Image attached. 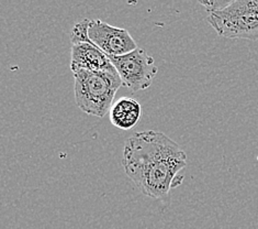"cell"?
<instances>
[{"instance_id": "3", "label": "cell", "mask_w": 258, "mask_h": 229, "mask_svg": "<svg viewBox=\"0 0 258 229\" xmlns=\"http://www.w3.org/2000/svg\"><path fill=\"white\" fill-rule=\"evenodd\" d=\"M208 21L227 39L258 40V0H236L209 14Z\"/></svg>"}, {"instance_id": "8", "label": "cell", "mask_w": 258, "mask_h": 229, "mask_svg": "<svg viewBox=\"0 0 258 229\" xmlns=\"http://www.w3.org/2000/svg\"><path fill=\"white\" fill-rule=\"evenodd\" d=\"M90 26V19H84L83 21L76 23L72 30L71 42L72 45L79 44V43L90 42L88 38V31Z\"/></svg>"}, {"instance_id": "1", "label": "cell", "mask_w": 258, "mask_h": 229, "mask_svg": "<svg viewBox=\"0 0 258 229\" xmlns=\"http://www.w3.org/2000/svg\"><path fill=\"white\" fill-rule=\"evenodd\" d=\"M187 154L168 135L155 130L137 132L125 142L123 166L138 189L152 199L167 201L183 181Z\"/></svg>"}, {"instance_id": "2", "label": "cell", "mask_w": 258, "mask_h": 229, "mask_svg": "<svg viewBox=\"0 0 258 229\" xmlns=\"http://www.w3.org/2000/svg\"><path fill=\"white\" fill-rule=\"evenodd\" d=\"M73 74L75 78V101L79 109L100 118L109 114L116 91L123 85L116 70H83Z\"/></svg>"}, {"instance_id": "5", "label": "cell", "mask_w": 258, "mask_h": 229, "mask_svg": "<svg viewBox=\"0 0 258 229\" xmlns=\"http://www.w3.org/2000/svg\"><path fill=\"white\" fill-rule=\"evenodd\" d=\"M88 38L108 58L122 57L138 49L137 42L127 30L113 27L99 19L90 20Z\"/></svg>"}, {"instance_id": "9", "label": "cell", "mask_w": 258, "mask_h": 229, "mask_svg": "<svg viewBox=\"0 0 258 229\" xmlns=\"http://www.w3.org/2000/svg\"><path fill=\"white\" fill-rule=\"evenodd\" d=\"M231 2H216V0H211V2H200L202 6H205L206 10L209 12V14H212L214 11L225 8Z\"/></svg>"}, {"instance_id": "4", "label": "cell", "mask_w": 258, "mask_h": 229, "mask_svg": "<svg viewBox=\"0 0 258 229\" xmlns=\"http://www.w3.org/2000/svg\"><path fill=\"white\" fill-rule=\"evenodd\" d=\"M122 79V84L133 93L149 88L156 76L158 67L155 61L143 49L122 57L109 58Z\"/></svg>"}, {"instance_id": "6", "label": "cell", "mask_w": 258, "mask_h": 229, "mask_svg": "<svg viewBox=\"0 0 258 229\" xmlns=\"http://www.w3.org/2000/svg\"><path fill=\"white\" fill-rule=\"evenodd\" d=\"M115 67L111 61L94 43L86 42L72 45L71 70L73 73L78 71H111Z\"/></svg>"}, {"instance_id": "7", "label": "cell", "mask_w": 258, "mask_h": 229, "mask_svg": "<svg viewBox=\"0 0 258 229\" xmlns=\"http://www.w3.org/2000/svg\"><path fill=\"white\" fill-rule=\"evenodd\" d=\"M109 117L114 127L122 130H130L138 125L142 117V107L133 98L122 97L113 103Z\"/></svg>"}]
</instances>
